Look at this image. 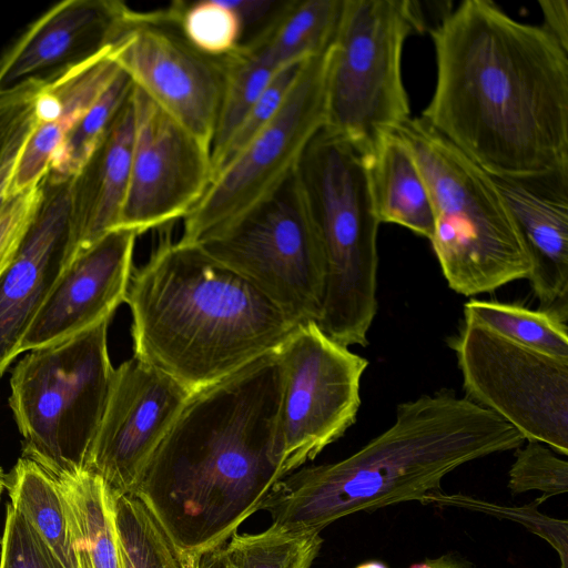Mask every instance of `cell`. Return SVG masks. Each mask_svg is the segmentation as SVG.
Returning a JSON list of instances; mask_svg holds the SVG:
<instances>
[{
  "label": "cell",
  "mask_w": 568,
  "mask_h": 568,
  "mask_svg": "<svg viewBox=\"0 0 568 568\" xmlns=\"http://www.w3.org/2000/svg\"><path fill=\"white\" fill-rule=\"evenodd\" d=\"M430 36L436 85L420 118L494 178L568 166V51L487 0L463 1Z\"/></svg>",
  "instance_id": "1"
},
{
  "label": "cell",
  "mask_w": 568,
  "mask_h": 568,
  "mask_svg": "<svg viewBox=\"0 0 568 568\" xmlns=\"http://www.w3.org/2000/svg\"><path fill=\"white\" fill-rule=\"evenodd\" d=\"M282 385L277 351L192 393L132 491L178 552L223 546L283 476L274 438Z\"/></svg>",
  "instance_id": "2"
},
{
  "label": "cell",
  "mask_w": 568,
  "mask_h": 568,
  "mask_svg": "<svg viewBox=\"0 0 568 568\" xmlns=\"http://www.w3.org/2000/svg\"><path fill=\"white\" fill-rule=\"evenodd\" d=\"M524 443L493 412L440 389L398 404L393 425L348 457L282 478L260 510L274 525L322 531L355 513L420 503L459 466Z\"/></svg>",
  "instance_id": "3"
},
{
  "label": "cell",
  "mask_w": 568,
  "mask_h": 568,
  "mask_svg": "<svg viewBox=\"0 0 568 568\" xmlns=\"http://www.w3.org/2000/svg\"><path fill=\"white\" fill-rule=\"evenodd\" d=\"M163 227L125 303L133 356L191 393L276 351L298 326L242 275Z\"/></svg>",
  "instance_id": "4"
},
{
  "label": "cell",
  "mask_w": 568,
  "mask_h": 568,
  "mask_svg": "<svg viewBox=\"0 0 568 568\" xmlns=\"http://www.w3.org/2000/svg\"><path fill=\"white\" fill-rule=\"evenodd\" d=\"M300 193L325 264L316 324L344 345H368L376 316L377 220L363 154L324 128L310 141L295 170Z\"/></svg>",
  "instance_id": "5"
},
{
  "label": "cell",
  "mask_w": 568,
  "mask_h": 568,
  "mask_svg": "<svg viewBox=\"0 0 568 568\" xmlns=\"http://www.w3.org/2000/svg\"><path fill=\"white\" fill-rule=\"evenodd\" d=\"M393 132L408 146L428 187L430 242L448 286L474 296L528 280L530 257L494 176L423 118Z\"/></svg>",
  "instance_id": "6"
},
{
  "label": "cell",
  "mask_w": 568,
  "mask_h": 568,
  "mask_svg": "<svg viewBox=\"0 0 568 568\" xmlns=\"http://www.w3.org/2000/svg\"><path fill=\"white\" fill-rule=\"evenodd\" d=\"M110 321L30 351L12 372L9 405L23 438L21 456L53 478L85 470L114 376Z\"/></svg>",
  "instance_id": "7"
},
{
  "label": "cell",
  "mask_w": 568,
  "mask_h": 568,
  "mask_svg": "<svg viewBox=\"0 0 568 568\" xmlns=\"http://www.w3.org/2000/svg\"><path fill=\"white\" fill-rule=\"evenodd\" d=\"M424 28L417 1L344 0L326 57L325 130L365 154L410 119L402 52Z\"/></svg>",
  "instance_id": "8"
},
{
  "label": "cell",
  "mask_w": 568,
  "mask_h": 568,
  "mask_svg": "<svg viewBox=\"0 0 568 568\" xmlns=\"http://www.w3.org/2000/svg\"><path fill=\"white\" fill-rule=\"evenodd\" d=\"M192 245L246 278L296 324L318 321L325 264L295 172L260 204Z\"/></svg>",
  "instance_id": "9"
},
{
  "label": "cell",
  "mask_w": 568,
  "mask_h": 568,
  "mask_svg": "<svg viewBox=\"0 0 568 568\" xmlns=\"http://www.w3.org/2000/svg\"><path fill=\"white\" fill-rule=\"evenodd\" d=\"M276 351L282 385L274 449L284 478L355 424L368 361L316 322L300 324Z\"/></svg>",
  "instance_id": "10"
},
{
  "label": "cell",
  "mask_w": 568,
  "mask_h": 568,
  "mask_svg": "<svg viewBox=\"0 0 568 568\" xmlns=\"http://www.w3.org/2000/svg\"><path fill=\"white\" fill-rule=\"evenodd\" d=\"M326 57L327 51L300 64L280 111L216 172L182 220L178 242L195 244L260 204L294 174L307 144L325 124Z\"/></svg>",
  "instance_id": "11"
},
{
  "label": "cell",
  "mask_w": 568,
  "mask_h": 568,
  "mask_svg": "<svg viewBox=\"0 0 568 568\" xmlns=\"http://www.w3.org/2000/svg\"><path fill=\"white\" fill-rule=\"evenodd\" d=\"M448 344L468 399L525 440L568 455V358L518 345L467 320Z\"/></svg>",
  "instance_id": "12"
},
{
  "label": "cell",
  "mask_w": 568,
  "mask_h": 568,
  "mask_svg": "<svg viewBox=\"0 0 568 568\" xmlns=\"http://www.w3.org/2000/svg\"><path fill=\"white\" fill-rule=\"evenodd\" d=\"M113 58L140 91L211 149L225 57L212 58L193 48L165 9H131L113 42Z\"/></svg>",
  "instance_id": "13"
},
{
  "label": "cell",
  "mask_w": 568,
  "mask_h": 568,
  "mask_svg": "<svg viewBox=\"0 0 568 568\" xmlns=\"http://www.w3.org/2000/svg\"><path fill=\"white\" fill-rule=\"evenodd\" d=\"M134 138L119 227L139 235L183 220L213 178L211 149L133 87Z\"/></svg>",
  "instance_id": "14"
},
{
  "label": "cell",
  "mask_w": 568,
  "mask_h": 568,
  "mask_svg": "<svg viewBox=\"0 0 568 568\" xmlns=\"http://www.w3.org/2000/svg\"><path fill=\"white\" fill-rule=\"evenodd\" d=\"M191 394L135 356L123 362L114 368L85 470L100 476L114 495L132 494L143 467Z\"/></svg>",
  "instance_id": "15"
},
{
  "label": "cell",
  "mask_w": 568,
  "mask_h": 568,
  "mask_svg": "<svg viewBox=\"0 0 568 568\" xmlns=\"http://www.w3.org/2000/svg\"><path fill=\"white\" fill-rule=\"evenodd\" d=\"M138 236L118 227L78 251L33 317L19 353L62 342L111 320L126 298Z\"/></svg>",
  "instance_id": "16"
},
{
  "label": "cell",
  "mask_w": 568,
  "mask_h": 568,
  "mask_svg": "<svg viewBox=\"0 0 568 568\" xmlns=\"http://www.w3.org/2000/svg\"><path fill=\"white\" fill-rule=\"evenodd\" d=\"M69 184L43 181V200L0 274V377L60 275L77 254L69 237Z\"/></svg>",
  "instance_id": "17"
},
{
  "label": "cell",
  "mask_w": 568,
  "mask_h": 568,
  "mask_svg": "<svg viewBox=\"0 0 568 568\" xmlns=\"http://www.w3.org/2000/svg\"><path fill=\"white\" fill-rule=\"evenodd\" d=\"M527 247L539 310L568 321V166L494 178Z\"/></svg>",
  "instance_id": "18"
},
{
  "label": "cell",
  "mask_w": 568,
  "mask_h": 568,
  "mask_svg": "<svg viewBox=\"0 0 568 568\" xmlns=\"http://www.w3.org/2000/svg\"><path fill=\"white\" fill-rule=\"evenodd\" d=\"M130 12L121 1L67 0L57 3L21 34L0 59V92L81 61L113 43Z\"/></svg>",
  "instance_id": "19"
},
{
  "label": "cell",
  "mask_w": 568,
  "mask_h": 568,
  "mask_svg": "<svg viewBox=\"0 0 568 568\" xmlns=\"http://www.w3.org/2000/svg\"><path fill=\"white\" fill-rule=\"evenodd\" d=\"M133 138L132 90L94 153L70 181L69 237L77 253L120 225L129 187Z\"/></svg>",
  "instance_id": "20"
},
{
  "label": "cell",
  "mask_w": 568,
  "mask_h": 568,
  "mask_svg": "<svg viewBox=\"0 0 568 568\" xmlns=\"http://www.w3.org/2000/svg\"><path fill=\"white\" fill-rule=\"evenodd\" d=\"M120 70L111 43L44 78L45 88L59 101V115L52 123H36L19 159L10 197L43 181L54 152Z\"/></svg>",
  "instance_id": "21"
},
{
  "label": "cell",
  "mask_w": 568,
  "mask_h": 568,
  "mask_svg": "<svg viewBox=\"0 0 568 568\" xmlns=\"http://www.w3.org/2000/svg\"><path fill=\"white\" fill-rule=\"evenodd\" d=\"M368 190L379 223L402 225L429 241L434 212L428 187L406 143L395 132L365 154Z\"/></svg>",
  "instance_id": "22"
},
{
  "label": "cell",
  "mask_w": 568,
  "mask_h": 568,
  "mask_svg": "<svg viewBox=\"0 0 568 568\" xmlns=\"http://www.w3.org/2000/svg\"><path fill=\"white\" fill-rule=\"evenodd\" d=\"M53 479L62 497L79 568H122L114 495L104 480L89 470Z\"/></svg>",
  "instance_id": "23"
},
{
  "label": "cell",
  "mask_w": 568,
  "mask_h": 568,
  "mask_svg": "<svg viewBox=\"0 0 568 568\" xmlns=\"http://www.w3.org/2000/svg\"><path fill=\"white\" fill-rule=\"evenodd\" d=\"M344 0L283 1L270 23L244 42L277 70L327 51L336 34Z\"/></svg>",
  "instance_id": "24"
},
{
  "label": "cell",
  "mask_w": 568,
  "mask_h": 568,
  "mask_svg": "<svg viewBox=\"0 0 568 568\" xmlns=\"http://www.w3.org/2000/svg\"><path fill=\"white\" fill-rule=\"evenodd\" d=\"M12 507L34 529L63 568H79L62 497L55 480L20 457L4 477Z\"/></svg>",
  "instance_id": "25"
},
{
  "label": "cell",
  "mask_w": 568,
  "mask_h": 568,
  "mask_svg": "<svg viewBox=\"0 0 568 568\" xmlns=\"http://www.w3.org/2000/svg\"><path fill=\"white\" fill-rule=\"evenodd\" d=\"M464 320L480 324L518 345L568 358L567 323L544 311L470 300L464 305Z\"/></svg>",
  "instance_id": "26"
},
{
  "label": "cell",
  "mask_w": 568,
  "mask_h": 568,
  "mask_svg": "<svg viewBox=\"0 0 568 568\" xmlns=\"http://www.w3.org/2000/svg\"><path fill=\"white\" fill-rule=\"evenodd\" d=\"M132 90V80L121 69L54 152L43 179L45 183L52 185L68 183L80 173Z\"/></svg>",
  "instance_id": "27"
},
{
  "label": "cell",
  "mask_w": 568,
  "mask_h": 568,
  "mask_svg": "<svg viewBox=\"0 0 568 568\" xmlns=\"http://www.w3.org/2000/svg\"><path fill=\"white\" fill-rule=\"evenodd\" d=\"M322 545L318 530L272 524L257 534H234L223 554L229 568H311Z\"/></svg>",
  "instance_id": "28"
},
{
  "label": "cell",
  "mask_w": 568,
  "mask_h": 568,
  "mask_svg": "<svg viewBox=\"0 0 568 568\" xmlns=\"http://www.w3.org/2000/svg\"><path fill=\"white\" fill-rule=\"evenodd\" d=\"M277 71L245 45L225 57L224 90L211 145L212 165Z\"/></svg>",
  "instance_id": "29"
},
{
  "label": "cell",
  "mask_w": 568,
  "mask_h": 568,
  "mask_svg": "<svg viewBox=\"0 0 568 568\" xmlns=\"http://www.w3.org/2000/svg\"><path fill=\"white\" fill-rule=\"evenodd\" d=\"M114 513L122 568L172 567L180 554L138 496L114 495Z\"/></svg>",
  "instance_id": "30"
},
{
  "label": "cell",
  "mask_w": 568,
  "mask_h": 568,
  "mask_svg": "<svg viewBox=\"0 0 568 568\" xmlns=\"http://www.w3.org/2000/svg\"><path fill=\"white\" fill-rule=\"evenodd\" d=\"M165 11L185 40L205 55L224 58L242 44V22L227 0L175 1Z\"/></svg>",
  "instance_id": "31"
},
{
  "label": "cell",
  "mask_w": 568,
  "mask_h": 568,
  "mask_svg": "<svg viewBox=\"0 0 568 568\" xmlns=\"http://www.w3.org/2000/svg\"><path fill=\"white\" fill-rule=\"evenodd\" d=\"M422 504L440 507H459L520 524L547 541L558 554L560 568H568V523L549 517L538 510L540 499L525 506H505L464 494L434 491Z\"/></svg>",
  "instance_id": "32"
},
{
  "label": "cell",
  "mask_w": 568,
  "mask_h": 568,
  "mask_svg": "<svg viewBox=\"0 0 568 568\" xmlns=\"http://www.w3.org/2000/svg\"><path fill=\"white\" fill-rule=\"evenodd\" d=\"M515 450V462L508 473V488L513 494L530 490L542 493L541 501L566 494L568 490V463L550 447L535 440Z\"/></svg>",
  "instance_id": "33"
},
{
  "label": "cell",
  "mask_w": 568,
  "mask_h": 568,
  "mask_svg": "<svg viewBox=\"0 0 568 568\" xmlns=\"http://www.w3.org/2000/svg\"><path fill=\"white\" fill-rule=\"evenodd\" d=\"M300 64H292L276 72L213 162L214 175L274 119L293 85Z\"/></svg>",
  "instance_id": "34"
},
{
  "label": "cell",
  "mask_w": 568,
  "mask_h": 568,
  "mask_svg": "<svg viewBox=\"0 0 568 568\" xmlns=\"http://www.w3.org/2000/svg\"><path fill=\"white\" fill-rule=\"evenodd\" d=\"M0 568H63L11 504L6 508Z\"/></svg>",
  "instance_id": "35"
},
{
  "label": "cell",
  "mask_w": 568,
  "mask_h": 568,
  "mask_svg": "<svg viewBox=\"0 0 568 568\" xmlns=\"http://www.w3.org/2000/svg\"><path fill=\"white\" fill-rule=\"evenodd\" d=\"M41 78L24 81L13 123L0 151V214L10 199V189L24 145L36 128L34 99Z\"/></svg>",
  "instance_id": "36"
},
{
  "label": "cell",
  "mask_w": 568,
  "mask_h": 568,
  "mask_svg": "<svg viewBox=\"0 0 568 568\" xmlns=\"http://www.w3.org/2000/svg\"><path fill=\"white\" fill-rule=\"evenodd\" d=\"M43 181L12 197L0 214V274L16 254L43 200Z\"/></svg>",
  "instance_id": "37"
},
{
  "label": "cell",
  "mask_w": 568,
  "mask_h": 568,
  "mask_svg": "<svg viewBox=\"0 0 568 568\" xmlns=\"http://www.w3.org/2000/svg\"><path fill=\"white\" fill-rule=\"evenodd\" d=\"M538 3L544 17L542 30L568 51V1L541 0Z\"/></svg>",
  "instance_id": "38"
},
{
  "label": "cell",
  "mask_w": 568,
  "mask_h": 568,
  "mask_svg": "<svg viewBox=\"0 0 568 568\" xmlns=\"http://www.w3.org/2000/svg\"><path fill=\"white\" fill-rule=\"evenodd\" d=\"M23 83L0 92V151L13 123L20 100L23 94Z\"/></svg>",
  "instance_id": "39"
},
{
  "label": "cell",
  "mask_w": 568,
  "mask_h": 568,
  "mask_svg": "<svg viewBox=\"0 0 568 568\" xmlns=\"http://www.w3.org/2000/svg\"><path fill=\"white\" fill-rule=\"evenodd\" d=\"M192 568H229L223 554V546L197 557L193 560Z\"/></svg>",
  "instance_id": "40"
},
{
  "label": "cell",
  "mask_w": 568,
  "mask_h": 568,
  "mask_svg": "<svg viewBox=\"0 0 568 568\" xmlns=\"http://www.w3.org/2000/svg\"><path fill=\"white\" fill-rule=\"evenodd\" d=\"M439 558L442 568H475L469 561L453 554L443 555Z\"/></svg>",
  "instance_id": "41"
},
{
  "label": "cell",
  "mask_w": 568,
  "mask_h": 568,
  "mask_svg": "<svg viewBox=\"0 0 568 568\" xmlns=\"http://www.w3.org/2000/svg\"><path fill=\"white\" fill-rule=\"evenodd\" d=\"M407 568H442L440 558L426 559L422 562H416Z\"/></svg>",
  "instance_id": "42"
},
{
  "label": "cell",
  "mask_w": 568,
  "mask_h": 568,
  "mask_svg": "<svg viewBox=\"0 0 568 568\" xmlns=\"http://www.w3.org/2000/svg\"><path fill=\"white\" fill-rule=\"evenodd\" d=\"M355 568H388V566L381 560L372 559L357 565Z\"/></svg>",
  "instance_id": "43"
},
{
  "label": "cell",
  "mask_w": 568,
  "mask_h": 568,
  "mask_svg": "<svg viewBox=\"0 0 568 568\" xmlns=\"http://www.w3.org/2000/svg\"><path fill=\"white\" fill-rule=\"evenodd\" d=\"M192 562L193 560H189L179 555L171 568H192Z\"/></svg>",
  "instance_id": "44"
},
{
  "label": "cell",
  "mask_w": 568,
  "mask_h": 568,
  "mask_svg": "<svg viewBox=\"0 0 568 568\" xmlns=\"http://www.w3.org/2000/svg\"><path fill=\"white\" fill-rule=\"evenodd\" d=\"M4 477H6V475L3 474V470L0 467V498H1V494L4 489Z\"/></svg>",
  "instance_id": "45"
}]
</instances>
